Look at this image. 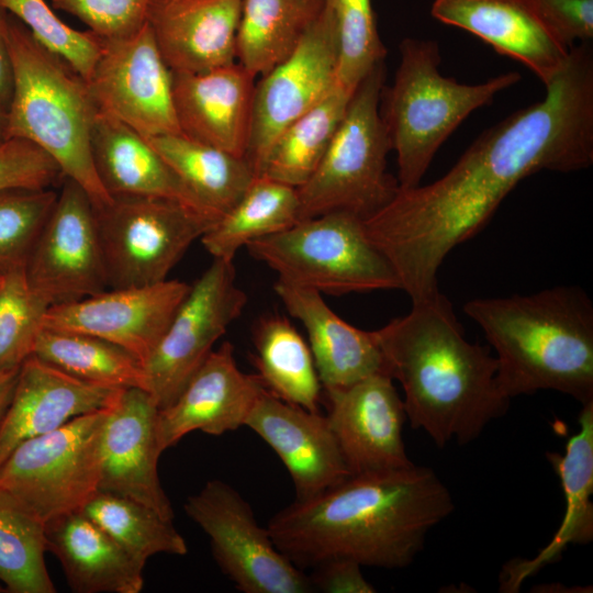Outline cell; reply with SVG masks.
<instances>
[{"mask_svg":"<svg viewBox=\"0 0 593 593\" xmlns=\"http://www.w3.org/2000/svg\"><path fill=\"white\" fill-rule=\"evenodd\" d=\"M158 407L138 388L122 389L107 407L101 433L99 491L143 503L172 521L170 500L158 477Z\"/></svg>","mask_w":593,"mask_h":593,"instance_id":"cell-18","label":"cell"},{"mask_svg":"<svg viewBox=\"0 0 593 593\" xmlns=\"http://www.w3.org/2000/svg\"><path fill=\"white\" fill-rule=\"evenodd\" d=\"M8 37L14 86L9 137L29 141L89 194L94 208L112 201L93 164L91 133L98 109L87 81L9 14Z\"/></svg>","mask_w":593,"mask_h":593,"instance_id":"cell-5","label":"cell"},{"mask_svg":"<svg viewBox=\"0 0 593 593\" xmlns=\"http://www.w3.org/2000/svg\"><path fill=\"white\" fill-rule=\"evenodd\" d=\"M333 15L337 40V85L354 93L362 79L381 61V42L371 0H323Z\"/></svg>","mask_w":593,"mask_h":593,"instance_id":"cell-37","label":"cell"},{"mask_svg":"<svg viewBox=\"0 0 593 593\" xmlns=\"http://www.w3.org/2000/svg\"><path fill=\"white\" fill-rule=\"evenodd\" d=\"M324 392L325 416L351 475L414 465L403 441V400L389 374L374 373Z\"/></svg>","mask_w":593,"mask_h":593,"instance_id":"cell-17","label":"cell"},{"mask_svg":"<svg viewBox=\"0 0 593 593\" xmlns=\"http://www.w3.org/2000/svg\"><path fill=\"white\" fill-rule=\"evenodd\" d=\"M273 290L287 312L303 325L324 391L385 372L374 331H363L344 321L315 290L279 279Z\"/></svg>","mask_w":593,"mask_h":593,"instance_id":"cell-25","label":"cell"},{"mask_svg":"<svg viewBox=\"0 0 593 593\" xmlns=\"http://www.w3.org/2000/svg\"><path fill=\"white\" fill-rule=\"evenodd\" d=\"M578 422L579 430L568 439L563 455L546 452L564 494L561 525L536 557L512 560L504 566L500 580L502 592H517L528 577L560 559L569 545H586L593 539V401L582 404Z\"/></svg>","mask_w":593,"mask_h":593,"instance_id":"cell-26","label":"cell"},{"mask_svg":"<svg viewBox=\"0 0 593 593\" xmlns=\"http://www.w3.org/2000/svg\"><path fill=\"white\" fill-rule=\"evenodd\" d=\"M242 0H152L147 23L172 72L201 74L236 63Z\"/></svg>","mask_w":593,"mask_h":593,"instance_id":"cell-22","label":"cell"},{"mask_svg":"<svg viewBox=\"0 0 593 593\" xmlns=\"http://www.w3.org/2000/svg\"><path fill=\"white\" fill-rule=\"evenodd\" d=\"M108 289L167 280L188 248L217 221L179 201L112 197L94 208Z\"/></svg>","mask_w":593,"mask_h":593,"instance_id":"cell-9","label":"cell"},{"mask_svg":"<svg viewBox=\"0 0 593 593\" xmlns=\"http://www.w3.org/2000/svg\"><path fill=\"white\" fill-rule=\"evenodd\" d=\"M64 178L56 161L29 141L10 138L0 147V191L51 189Z\"/></svg>","mask_w":593,"mask_h":593,"instance_id":"cell-42","label":"cell"},{"mask_svg":"<svg viewBox=\"0 0 593 593\" xmlns=\"http://www.w3.org/2000/svg\"><path fill=\"white\" fill-rule=\"evenodd\" d=\"M46 523L0 488V582L10 593H55L45 564Z\"/></svg>","mask_w":593,"mask_h":593,"instance_id":"cell-35","label":"cell"},{"mask_svg":"<svg viewBox=\"0 0 593 593\" xmlns=\"http://www.w3.org/2000/svg\"><path fill=\"white\" fill-rule=\"evenodd\" d=\"M189 289L190 284L171 279L144 287L107 289L76 302L51 306L43 327L97 336L121 346L145 365Z\"/></svg>","mask_w":593,"mask_h":593,"instance_id":"cell-16","label":"cell"},{"mask_svg":"<svg viewBox=\"0 0 593 593\" xmlns=\"http://www.w3.org/2000/svg\"><path fill=\"white\" fill-rule=\"evenodd\" d=\"M107 407L18 445L0 465V488L45 523L81 511L99 491Z\"/></svg>","mask_w":593,"mask_h":593,"instance_id":"cell-10","label":"cell"},{"mask_svg":"<svg viewBox=\"0 0 593 593\" xmlns=\"http://www.w3.org/2000/svg\"><path fill=\"white\" fill-rule=\"evenodd\" d=\"M309 574L313 591L326 593H373L361 566L350 559H332L314 567Z\"/></svg>","mask_w":593,"mask_h":593,"instance_id":"cell-44","label":"cell"},{"mask_svg":"<svg viewBox=\"0 0 593 593\" xmlns=\"http://www.w3.org/2000/svg\"><path fill=\"white\" fill-rule=\"evenodd\" d=\"M539 102L485 130L458 161L428 184L399 189L363 219L369 238L393 266L413 302L436 295L437 272L473 237L524 178L571 172L593 163V51L574 45Z\"/></svg>","mask_w":593,"mask_h":593,"instance_id":"cell-1","label":"cell"},{"mask_svg":"<svg viewBox=\"0 0 593 593\" xmlns=\"http://www.w3.org/2000/svg\"><path fill=\"white\" fill-rule=\"evenodd\" d=\"M2 282H3V273L0 272V288H1V286H2Z\"/></svg>","mask_w":593,"mask_h":593,"instance_id":"cell-48","label":"cell"},{"mask_svg":"<svg viewBox=\"0 0 593 593\" xmlns=\"http://www.w3.org/2000/svg\"><path fill=\"white\" fill-rule=\"evenodd\" d=\"M152 0H52L55 9L85 23L102 40L134 35L147 22Z\"/></svg>","mask_w":593,"mask_h":593,"instance_id":"cell-41","label":"cell"},{"mask_svg":"<svg viewBox=\"0 0 593 593\" xmlns=\"http://www.w3.org/2000/svg\"><path fill=\"white\" fill-rule=\"evenodd\" d=\"M265 390L256 374L239 369L233 345L222 343L212 350L178 398L158 410L156 434L160 451L195 430L219 436L245 426Z\"/></svg>","mask_w":593,"mask_h":593,"instance_id":"cell-19","label":"cell"},{"mask_svg":"<svg viewBox=\"0 0 593 593\" xmlns=\"http://www.w3.org/2000/svg\"><path fill=\"white\" fill-rule=\"evenodd\" d=\"M257 378L272 395L320 412L322 384L309 344L284 317L261 316L253 328Z\"/></svg>","mask_w":593,"mask_h":593,"instance_id":"cell-30","label":"cell"},{"mask_svg":"<svg viewBox=\"0 0 593 593\" xmlns=\"http://www.w3.org/2000/svg\"><path fill=\"white\" fill-rule=\"evenodd\" d=\"M246 303L233 261L213 259L190 286L144 365L147 392L158 410L178 398Z\"/></svg>","mask_w":593,"mask_h":593,"instance_id":"cell-12","label":"cell"},{"mask_svg":"<svg viewBox=\"0 0 593 593\" xmlns=\"http://www.w3.org/2000/svg\"><path fill=\"white\" fill-rule=\"evenodd\" d=\"M353 93L338 85L287 126L271 144L258 172L294 188L303 186L325 155Z\"/></svg>","mask_w":593,"mask_h":593,"instance_id":"cell-33","label":"cell"},{"mask_svg":"<svg viewBox=\"0 0 593 593\" xmlns=\"http://www.w3.org/2000/svg\"><path fill=\"white\" fill-rule=\"evenodd\" d=\"M184 512L209 537L222 572L244 593L313 592L309 574L275 545L250 505L228 483L210 480L184 503Z\"/></svg>","mask_w":593,"mask_h":593,"instance_id":"cell-11","label":"cell"},{"mask_svg":"<svg viewBox=\"0 0 593 593\" xmlns=\"http://www.w3.org/2000/svg\"><path fill=\"white\" fill-rule=\"evenodd\" d=\"M24 270L30 288L49 306L108 289L94 206L75 180L63 179Z\"/></svg>","mask_w":593,"mask_h":593,"instance_id":"cell-14","label":"cell"},{"mask_svg":"<svg viewBox=\"0 0 593 593\" xmlns=\"http://www.w3.org/2000/svg\"><path fill=\"white\" fill-rule=\"evenodd\" d=\"M145 138L200 204L217 219L236 204L257 177L245 157L181 134Z\"/></svg>","mask_w":593,"mask_h":593,"instance_id":"cell-29","label":"cell"},{"mask_svg":"<svg viewBox=\"0 0 593 593\" xmlns=\"http://www.w3.org/2000/svg\"><path fill=\"white\" fill-rule=\"evenodd\" d=\"M448 488L424 466L353 474L275 514L267 529L301 570L332 559L400 569L423 550L428 532L454 511Z\"/></svg>","mask_w":593,"mask_h":593,"instance_id":"cell-2","label":"cell"},{"mask_svg":"<svg viewBox=\"0 0 593 593\" xmlns=\"http://www.w3.org/2000/svg\"><path fill=\"white\" fill-rule=\"evenodd\" d=\"M120 390L79 380L30 356L0 423V465L21 443L109 406Z\"/></svg>","mask_w":593,"mask_h":593,"instance_id":"cell-21","label":"cell"},{"mask_svg":"<svg viewBox=\"0 0 593 593\" xmlns=\"http://www.w3.org/2000/svg\"><path fill=\"white\" fill-rule=\"evenodd\" d=\"M46 549L76 593H139L145 563L135 559L81 511L45 525Z\"/></svg>","mask_w":593,"mask_h":593,"instance_id":"cell-27","label":"cell"},{"mask_svg":"<svg viewBox=\"0 0 593 593\" xmlns=\"http://www.w3.org/2000/svg\"><path fill=\"white\" fill-rule=\"evenodd\" d=\"M246 248L279 280L321 294L401 289L393 266L369 238L363 219L351 212L300 220Z\"/></svg>","mask_w":593,"mask_h":593,"instance_id":"cell-8","label":"cell"},{"mask_svg":"<svg viewBox=\"0 0 593 593\" xmlns=\"http://www.w3.org/2000/svg\"><path fill=\"white\" fill-rule=\"evenodd\" d=\"M299 220L298 189L259 176L200 240L213 259L233 261L250 242L282 232Z\"/></svg>","mask_w":593,"mask_h":593,"instance_id":"cell-32","label":"cell"},{"mask_svg":"<svg viewBox=\"0 0 593 593\" xmlns=\"http://www.w3.org/2000/svg\"><path fill=\"white\" fill-rule=\"evenodd\" d=\"M19 370L0 371V423L11 401Z\"/></svg>","mask_w":593,"mask_h":593,"instance_id":"cell-46","label":"cell"},{"mask_svg":"<svg viewBox=\"0 0 593 593\" xmlns=\"http://www.w3.org/2000/svg\"><path fill=\"white\" fill-rule=\"evenodd\" d=\"M101 40V53L86 80L99 112L144 137L180 134L172 71L146 24L134 35Z\"/></svg>","mask_w":593,"mask_h":593,"instance_id":"cell-15","label":"cell"},{"mask_svg":"<svg viewBox=\"0 0 593 593\" xmlns=\"http://www.w3.org/2000/svg\"><path fill=\"white\" fill-rule=\"evenodd\" d=\"M552 36L570 49L593 38V0H527Z\"/></svg>","mask_w":593,"mask_h":593,"instance_id":"cell-43","label":"cell"},{"mask_svg":"<svg viewBox=\"0 0 593 593\" xmlns=\"http://www.w3.org/2000/svg\"><path fill=\"white\" fill-rule=\"evenodd\" d=\"M81 512L145 564L155 555L188 552L187 542L172 521L130 497L98 491Z\"/></svg>","mask_w":593,"mask_h":593,"instance_id":"cell-36","label":"cell"},{"mask_svg":"<svg viewBox=\"0 0 593 593\" xmlns=\"http://www.w3.org/2000/svg\"><path fill=\"white\" fill-rule=\"evenodd\" d=\"M91 153L97 175L111 197L171 199L217 219L200 204L144 136L99 111L91 133Z\"/></svg>","mask_w":593,"mask_h":593,"instance_id":"cell-28","label":"cell"},{"mask_svg":"<svg viewBox=\"0 0 593 593\" xmlns=\"http://www.w3.org/2000/svg\"><path fill=\"white\" fill-rule=\"evenodd\" d=\"M9 13L0 7V100L8 108L11 102L14 70L8 37Z\"/></svg>","mask_w":593,"mask_h":593,"instance_id":"cell-45","label":"cell"},{"mask_svg":"<svg viewBox=\"0 0 593 593\" xmlns=\"http://www.w3.org/2000/svg\"><path fill=\"white\" fill-rule=\"evenodd\" d=\"M322 7L323 0H242L236 63L264 76L293 52Z\"/></svg>","mask_w":593,"mask_h":593,"instance_id":"cell-31","label":"cell"},{"mask_svg":"<svg viewBox=\"0 0 593 593\" xmlns=\"http://www.w3.org/2000/svg\"><path fill=\"white\" fill-rule=\"evenodd\" d=\"M5 592L4 586L0 582V593Z\"/></svg>","mask_w":593,"mask_h":593,"instance_id":"cell-49","label":"cell"},{"mask_svg":"<svg viewBox=\"0 0 593 593\" xmlns=\"http://www.w3.org/2000/svg\"><path fill=\"white\" fill-rule=\"evenodd\" d=\"M393 83L383 86L380 114L396 153L401 189L414 188L451 133L477 109L521 80L517 71L468 85L439 70L437 41L406 37Z\"/></svg>","mask_w":593,"mask_h":593,"instance_id":"cell-6","label":"cell"},{"mask_svg":"<svg viewBox=\"0 0 593 593\" xmlns=\"http://www.w3.org/2000/svg\"><path fill=\"white\" fill-rule=\"evenodd\" d=\"M9 139V108L0 100V147Z\"/></svg>","mask_w":593,"mask_h":593,"instance_id":"cell-47","label":"cell"},{"mask_svg":"<svg viewBox=\"0 0 593 593\" xmlns=\"http://www.w3.org/2000/svg\"><path fill=\"white\" fill-rule=\"evenodd\" d=\"M57 191H0V272L24 267L55 204Z\"/></svg>","mask_w":593,"mask_h":593,"instance_id":"cell-39","label":"cell"},{"mask_svg":"<svg viewBox=\"0 0 593 593\" xmlns=\"http://www.w3.org/2000/svg\"><path fill=\"white\" fill-rule=\"evenodd\" d=\"M337 40L324 4L293 52L255 83L245 158L256 176L275 139L337 85Z\"/></svg>","mask_w":593,"mask_h":593,"instance_id":"cell-13","label":"cell"},{"mask_svg":"<svg viewBox=\"0 0 593 593\" xmlns=\"http://www.w3.org/2000/svg\"><path fill=\"white\" fill-rule=\"evenodd\" d=\"M245 426L277 454L295 500L311 499L351 475L325 415L290 404L265 390Z\"/></svg>","mask_w":593,"mask_h":593,"instance_id":"cell-20","label":"cell"},{"mask_svg":"<svg viewBox=\"0 0 593 593\" xmlns=\"http://www.w3.org/2000/svg\"><path fill=\"white\" fill-rule=\"evenodd\" d=\"M430 14L523 63L545 86L567 64L569 49L552 36L527 0H434Z\"/></svg>","mask_w":593,"mask_h":593,"instance_id":"cell-24","label":"cell"},{"mask_svg":"<svg viewBox=\"0 0 593 593\" xmlns=\"http://www.w3.org/2000/svg\"><path fill=\"white\" fill-rule=\"evenodd\" d=\"M33 355L89 383L147 391L144 365L126 349L97 336L43 327Z\"/></svg>","mask_w":593,"mask_h":593,"instance_id":"cell-34","label":"cell"},{"mask_svg":"<svg viewBox=\"0 0 593 593\" xmlns=\"http://www.w3.org/2000/svg\"><path fill=\"white\" fill-rule=\"evenodd\" d=\"M384 81L385 64L381 61L351 94L320 165L298 188L300 220L336 211L367 219L399 191L398 179L387 171L392 147L380 114Z\"/></svg>","mask_w":593,"mask_h":593,"instance_id":"cell-7","label":"cell"},{"mask_svg":"<svg viewBox=\"0 0 593 593\" xmlns=\"http://www.w3.org/2000/svg\"><path fill=\"white\" fill-rule=\"evenodd\" d=\"M385 372L404 391L410 425L443 448L466 445L504 415L510 399L496 381V358L468 342L443 294L412 303L411 311L374 331Z\"/></svg>","mask_w":593,"mask_h":593,"instance_id":"cell-3","label":"cell"},{"mask_svg":"<svg viewBox=\"0 0 593 593\" xmlns=\"http://www.w3.org/2000/svg\"><path fill=\"white\" fill-rule=\"evenodd\" d=\"M463 311L496 353L506 398L555 390L581 404L593 401V303L583 289L475 298Z\"/></svg>","mask_w":593,"mask_h":593,"instance_id":"cell-4","label":"cell"},{"mask_svg":"<svg viewBox=\"0 0 593 593\" xmlns=\"http://www.w3.org/2000/svg\"><path fill=\"white\" fill-rule=\"evenodd\" d=\"M255 77L239 64L201 74L172 72L180 134L245 157Z\"/></svg>","mask_w":593,"mask_h":593,"instance_id":"cell-23","label":"cell"},{"mask_svg":"<svg viewBox=\"0 0 593 593\" xmlns=\"http://www.w3.org/2000/svg\"><path fill=\"white\" fill-rule=\"evenodd\" d=\"M0 7L21 21L46 48L64 58L81 77L89 78L101 53V40L63 22L45 0H0Z\"/></svg>","mask_w":593,"mask_h":593,"instance_id":"cell-40","label":"cell"},{"mask_svg":"<svg viewBox=\"0 0 593 593\" xmlns=\"http://www.w3.org/2000/svg\"><path fill=\"white\" fill-rule=\"evenodd\" d=\"M49 307L30 288L24 267L3 272L0 288V371L19 369L33 355Z\"/></svg>","mask_w":593,"mask_h":593,"instance_id":"cell-38","label":"cell"}]
</instances>
